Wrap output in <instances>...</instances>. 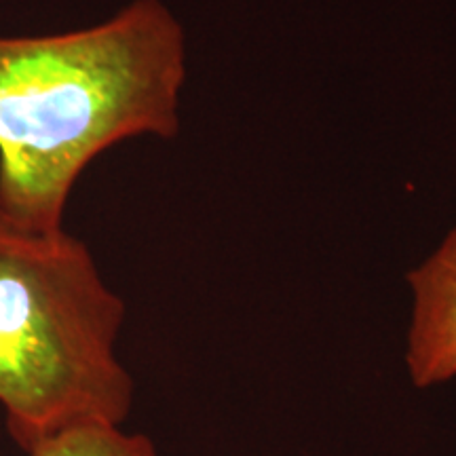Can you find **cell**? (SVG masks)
<instances>
[{"label":"cell","mask_w":456,"mask_h":456,"mask_svg":"<svg viewBox=\"0 0 456 456\" xmlns=\"http://www.w3.org/2000/svg\"><path fill=\"white\" fill-rule=\"evenodd\" d=\"M125 302L81 239L0 212V408L24 452L85 427H123Z\"/></svg>","instance_id":"2"},{"label":"cell","mask_w":456,"mask_h":456,"mask_svg":"<svg viewBox=\"0 0 456 456\" xmlns=\"http://www.w3.org/2000/svg\"><path fill=\"white\" fill-rule=\"evenodd\" d=\"M410 313L406 368L414 387L456 379V226L436 252L410 271Z\"/></svg>","instance_id":"3"},{"label":"cell","mask_w":456,"mask_h":456,"mask_svg":"<svg viewBox=\"0 0 456 456\" xmlns=\"http://www.w3.org/2000/svg\"><path fill=\"white\" fill-rule=\"evenodd\" d=\"M26 456H161L151 437L123 427H85L55 437Z\"/></svg>","instance_id":"4"},{"label":"cell","mask_w":456,"mask_h":456,"mask_svg":"<svg viewBox=\"0 0 456 456\" xmlns=\"http://www.w3.org/2000/svg\"><path fill=\"white\" fill-rule=\"evenodd\" d=\"M186 37L161 0H134L102 24L0 37V212L64 228L78 178L131 138H174Z\"/></svg>","instance_id":"1"}]
</instances>
